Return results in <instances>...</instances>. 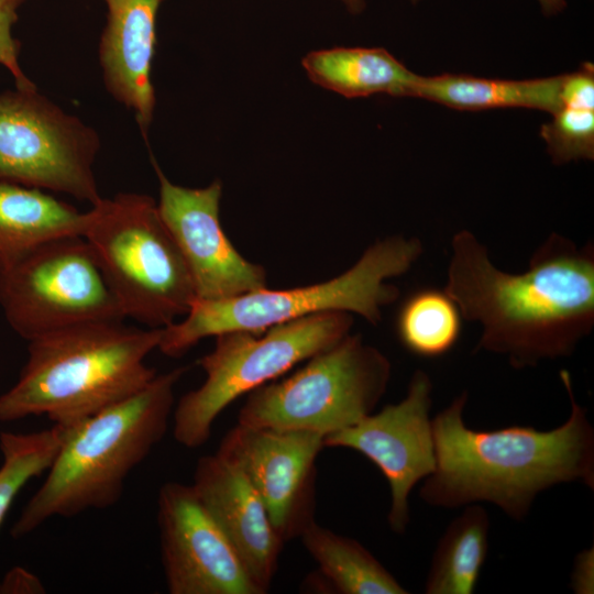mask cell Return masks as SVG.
I'll return each instance as SVG.
<instances>
[{
	"label": "cell",
	"instance_id": "44dd1931",
	"mask_svg": "<svg viewBox=\"0 0 594 594\" xmlns=\"http://www.w3.org/2000/svg\"><path fill=\"white\" fill-rule=\"evenodd\" d=\"M490 516L469 504L455 517L433 552L425 582L427 594H472L488 552Z\"/></svg>",
	"mask_w": 594,
	"mask_h": 594
},
{
	"label": "cell",
	"instance_id": "5bb4252c",
	"mask_svg": "<svg viewBox=\"0 0 594 594\" xmlns=\"http://www.w3.org/2000/svg\"><path fill=\"white\" fill-rule=\"evenodd\" d=\"M158 183V212L189 271L196 298L229 299L266 287L263 266L244 258L220 223L222 185L204 188L173 184L153 160Z\"/></svg>",
	"mask_w": 594,
	"mask_h": 594
},
{
	"label": "cell",
	"instance_id": "f546056e",
	"mask_svg": "<svg viewBox=\"0 0 594 594\" xmlns=\"http://www.w3.org/2000/svg\"><path fill=\"white\" fill-rule=\"evenodd\" d=\"M410 1H411L413 3H416V2H418L419 0H410Z\"/></svg>",
	"mask_w": 594,
	"mask_h": 594
},
{
	"label": "cell",
	"instance_id": "9a60e30c",
	"mask_svg": "<svg viewBox=\"0 0 594 594\" xmlns=\"http://www.w3.org/2000/svg\"><path fill=\"white\" fill-rule=\"evenodd\" d=\"M193 487L223 530L262 594L276 573L284 541L245 475L219 454L201 457Z\"/></svg>",
	"mask_w": 594,
	"mask_h": 594
},
{
	"label": "cell",
	"instance_id": "d4e9b609",
	"mask_svg": "<svg viewBox=\"0 0 594 594\" xmlns=\"http://www.w3.org/2000/svg\"><path fill=\"white\" fill-rule=\"evenodd\" d=\"M25 0H0V64L13 76L15 87L33 90L36 86L25 76L20 63V43L12 36V26L18 21V10Z\"/></svg>",
	"mask_w": 594,
	"mask_h": 594
},
{
	"label": "cell",
	"instance_id": "8fae6325",
	"mask_svg": "<svg viewBox=\"0 0 594 594\" xmlns=\"http://www.w3.org/2000/svg\"><path fill=\"white\" fill-rule=\"evenodd\" d=\"M432 383L417 370L406 396L355 425L323 438L324 448H346L372 461L391 488L389 528L403 535L409 524L408 497L414 486L436 468L431 408Z\"/></svg>",
	"mask_w": 594,
	"mask_h": 594
},
{
	"label": "cell",
	"instance_id": "ac0fdd59",
	"mask_svg": "<svg viewBox=\"0 0 594 594\" xmlns=\"http://www.w3.org/2000/svg\"><path fill=\"white\" fill-rule=\"evenodd\" d=\"M561 82L562 75L522 80L464 74L418 75L409 97L466 111L528 108L552 114L560 107Z\"/></svg>",
	"mask_w": 594,
	"mask_h": 594
},
{
	"label": "cell",
	"instance_id": "ffe728a7",
	"mask_svg": "<svg viewBox=\"0 0 594 594\" xmlns=\"http://www.w3.org/2000/svg\"><path fill=\"white\" fill-rule=\"evenodd\" d=\"M299 538L329 585L341 594H406L408 591L359 541L308 524Z\"/></svg>",
	"mask_w": 594,
	"mask_h": 594
},
{
	"label": "cell",
	"instance_id": "f1b7e54d",
	"mask_svg": "<svg viewBox=\"0 0 594 594\" xmlns=\"http://www.w3.org/2000/svg\"><path fill=\"white\" fill-rule=\"evenodd\" d=\"M345 6L346 8L353 12V13H359L363 10L364 6H365V1L364 0H341Z\"/></svg>",
	"mask_w": 594,
	"mask_h": 594
},
{
	"label": "cell",
	"instance_id": "d6986e66",
	"mask_svg": "<svg viewBox=\"0 0 594 594\" xmlns=\"http://www.w3.org/2000/svg\"><path fill=\"white\" fill-rule=\"evenodd\" d=\"M317 85L346 98L386 94L409 97L418 75L381 47H334L314 51L302 59Z\"/></svg>",
	"mask_w": 594,
	"mask_h": 594
},
{
	"label": "cell",
	"instance_id": "ba28073f",
	"mask_svg": "<svg viewBox=\"0 0 594 594\" xmlns=\"http://www.w3.org/2000/svg\"><path fill=\"white\" fill-rule=\"evenodd\" d=\"M391 373V362L378 349L349 333L288 377L250 392L238 424L326 437L372 414Z\"/></svg>",
	"mask_w": 594,
	"mask_h": 594
},
{
	"label": "cell",
	"instance_id": "3957f363",
	"mask_svg": "<svg viewBox=\"0 0 594 594\" xmlns=\"http://www.w3.org/2000/svg\"><path fill=\"white\" fill-rule=\"evenodd\" d=\"M162 331L97 322L29 341L18 381L0 395V421L46 416L75 427L134 395L157 375L145 360Z\"/></svg>",
	"mask_w": 594,
	"mask_h": 594
},
{
	"label": "cell",
	"instance_id": "9c48e42d",
	"mask_svg": "<svg viewBox=\"0 0 594 594\" xmlns=\"http://www.w3.org/2000/svg\"><path fill=\"white\" fill-rule=\"evenodd\" d=\"M0 308L28 342L77 326L125 318L81 235L50 241L0 270Z\"/></svg>",
	"mask_w": 594,
	"mask_h": 594
},
{
	"label": "cell",
	"instance_id": "277c9868",
	"mask_svg": "<svg viewBox=\"0 0 594 594\" xmlns=\"http://www.w3.org/2000/svg\"><path fill=\"white\" fill-rule=\"evenodd\" d=\"M187 367L157 374L134 395L99 411L69 431L15 524L22 538L53 517H73L114 505L128 475L165 436L175 386Z\"/></svg>",
	"mask_w": 594,
	"mask_h": 594
},
{
	"label": "cell",
	"instance_id": "4316f807",
	"mask_svg": "<svg viewBox=\"0 0 594 594\" xmlns=\"http://www.w3.org/2000/svg\"><path fill=\"white\" fill-rule=\"evenodd\" d=\"M44 587L40 580L22 568H14L9 571L0 583V593L4 594H28L44 593Z\"/></svg>",
	"mask_w": 594,
	"mask_h": 594
},
{
	"label": "cell",
	"instance_id": "603a6c76",
	"mask_svg": "<svg viewBox=\"0 0 594 594\" xmlns=\"http://www.w3.org/2000/svg\"><path fill=\"white\" fill-rule=\"evenodd\" d=\"M463 316L446 289L420 288L400 305L396 333L403 346L420 358H439L449 353L462 332Z\"/></svg>",
	"mask_w": 594,
	"mask_h": 594
},
{
	"label": "cell",
	"instance_id": "52a82bcc",
	"mask_svg": "<svg viewBox=\"0 0 594 594\" xmlns=\"http://www.w3.org/2000/svg\"><path fill=\"white\" fill-rule=\"evenodd\" d=\"M344 311L316 314L270 327L261 333L230 330L197 361L206 378L183 395L173 410L175 440L189 449L208 441L221 411L244 394L270 383L302 361L334 345L352 328Z\"/></svg>",
	"mask_w": 594,
	"mask_h": 594
},
{
	"label": "cell",
	"instance_id": "2e32d148",
	"mask_svg": "<svg viewBox=\"0 0 594 594\" xmlns=\"http://www.w3.org/2000/svg\"><path fill=\"white\" fill-rule=\"evenodd\" d=\"M161 1L105 0L108 21L99 46L103 80L109 92L134 112L143 134L155 108L151 66Z\"/></svg>",
	"mask_w": 594,
	"mask_h": 594
},
{
	"label": "cell",
	"instance_id": "4fadbf2b",
	"mask_svg": "<svg viewBox=\"0 0 594 594\" xmlns=\"http://www.w3.org/2000/svg\"><path fill=\"white\" fill-rule=\"evenodd\" d=\"M157 522L170 594H262L191 484L161 486Z\"/></svg>",
	"mask_w": 594,
	"mask_h": 594
},
{
	"label": "cell",
	"instance_id": "83f0119b",
	"mask_svg": "<svg viewBox=\"0 0 594 594\" xmlns=\"http://www.w3.org/2000/svg\"><path fill=\"white\" fill-rule=\"evenodd\" d=\"M543 14L554 15L562 12L566 7L565 0H537Z\"/></svg>",
	"mask_w": 594,
	"mask_h": 594
},
{
	"label": "cell",
	"instance_id": "7402d4cb",
	"mask_svg": "<svg viewBox=\"0 0 594 594\" xmlns=\"http://www.w3.org/2000/svg\"><path fill=\"white\" fill-rule=\"evenodd\" d=\"M541 138L554 164L594 157V67L584 63L562 75L560 107L541 127Z\"/></svg>",
	"mask_w": 594,
	"mask_h": 594
},
{
	"label": "cell",
	"instance_id": "7c38bea8",
	"mask_svg": "<svg viewBox=\"0 0 594 594\" xmlns=\"http://www.w3.org/2000/svg\"><path fill=\"white\" fill-rule=\"evenodd\" d=\"M323 438L307 430L238 424L216 452L245 475L284 542L315 520L316 460Z\"/></svg>",
	"mask_w": 594,
	"mask_h": 594
},
{
	"label": "cell",
	"instance_id": "484cf974",
	"mask_svg": "<svg viewBox=\"0 0 594 594\" xmlns=\"http://www.w3.org/2000/svg\"><path fill=\"white\" fill-rule=\"evenodd\" d=\"M594 548L581 551L574 561L571 573V588L579 594L593 593Z\"/></svg>",
	"mask_w": 594,
	"mask_h": 594
},
{
	"label": "cell",
	"instance_id": "7a4b0ae2",
	"mask_svg": "<svg viewBox=\"0 0 594 594\" xmlns=\"http://www.w3.org/2000/svg\"><path fill=\"white\" fill-rule=\"evenodd\" d=\"M560 378L571 411L551 430L471 429L463 420L468 392L458 395L431 419L436 468L420 498L443 508L486 502L519 521L536 497L556 485L581 483L594 490V428L575 399L570 373L561 370Z\"/></svg>",
	"mask_w": 594,
	"mask_h": 594
},
{
	"label": "cell",
	"instance_id": "cb8c5ba5",
	"mask_svg": "<svg viewBox=\"0 0 594 594\" xmlns=\"http://www.w3.org/2000/svg\"><path fill=\"white\" fill-rule=\"evenodd\" d=\"M69 428L53 425L31 433H0V526L25 484L48 470Z\"/></svg>",
	"mask_w": 594,
	"mask_h": 594
},
{
	"label": "cell",
	"instance_id": "5b68a950",
	"mask_svg": "<svg viewBox=\"0 0 594 594\" xmlns=\"http://www.w3.org/2000/svg\"><path fill=\"white\" fill-rule=\"evenodd\" d=\"M421 253L418 239L392 235L369 246L348 271L322 283L279 290L265 287L221 300L196 298L183 320L163 328L157 349L179 358L207 337L230 330L261 333L329 311L356 314L377 324L382 309L399 295L387 279L409 271Z\"/></svg>",
	"mask_w": 594,
	"mask_h": 594
},
{
	"label": "cell",
	"instance_id": "6da1fadb",
	"mask_svg": "<svg viewBox=\"0 0 594 594\" xmlns=\"http://www.w3.org/2000/svg\"><path fill=\"white\" fill-rule=\"evenodd\" d=\"M444 289L463 319L479 322L476 351L515 369L571 355L594 326V246L553 233L519 274L497 268L468 230L455 233Z\"/></svg>",
	"mask_w": 594,
	"mask_h": 594
},
{
	"label": "cell",
	"instance_id": "8992f818",
	"mask_svg": "<svg viewBox=\"0 0 594 594\" xmlns=\"http://www.w3.org/2000/svg\"><path fill=\"white\" fill-rule=\"evenodd\" d=\"M82 237L125 318L165 328L188 312L196 299L193 280L152 197L101 198L89 210Z\"/></svg>",
	"mask_w": 594,
	"mask_h": 594
},
{
	"label": "cell",
	"instance_id": "30bf717a",
	"mask_svg": "<svg viewBox=\"0 0 594 594\" xmlns=\"http://www.w3.org/2000/svg\"><path fill=\"white\" fill-rule=\"evenodd\" d=\"M100 141L36 89L0 92V182L67 194L96 205Z\"/></svg>",
	"mask_w": 594,
	"mask_h": 594
},
{
	"label": "cell",
	"instance_id": "e0dca14e",
	"mask_svg": "<svg viewBox=\"0 0 594 594\" xmlns=\"http://www.w3.org/2000/svg\"><path fill=\"white\" fill-rule=\"evenodd\" d=\"M89 210L81 212L43 189L0 182V270L41 245L84 235Z\"/></svg>",
	"mask_w": 594,
	"mask_h": 594
}]
</instances>
